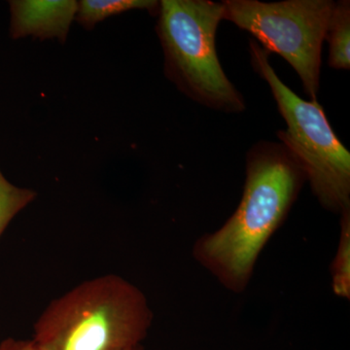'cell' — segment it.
Instances as JSON below:
<instances>
[{
    "instance_id": "5",
    "label": "cell",
    "mask_w": 350,
    "mask_h": 350,
    "mask_svg": "<svg viewBox=\"0 0 350 350\" xmlns=\"http://www.w3.org/2000/svg\"><path fill=\"white\" fill-rule=\"evenodd\" d=\"M224 20L250 32L262 49L282 56L296 71L310 100H317L321 51L335 1L225 0Z\"/></svg>"
},
{
    "instance_id": "11",
    "label": "cell",
    "mask_w": 350,
    "mask_h": 350,
    "mask_svg": "<svg viewBox=\"0 0 350 350\" xmlns=\"http://www.w3.org/2000/svg\"><path fill=\"white\" fill-rule=\"evenodd\" d=\"M0 350H46L33 338L20 340V338H7L0 342Z\"/></svg>"
},
{
    "instance_id": "1",
    "label": "cell",
    "mask_w": 350,
    "mask_h": 350,
    "mask_svg": "<svg viewBox=\"0 0 350 350\" xmlns=\"http://www.w3.org/2000/svg\"><path fill=\"white\" fill-rule=\"evenodd\" d=\"M306 181L282 144L262 142L246 154L243 197L217 231L197 239L193 256L226 289L243 293L266 244L283 225Z\"/></svg>"
},
{
    "instance_id": "2",
    "label": "cell",
    "mask_w": 350,
    "mask_h": 350,
    "mask_svg": "<svg viewBox=\"0 0 350 350\" xmlns=\"http://www.w3.org/2000/svg\"><path fill=\"white\" fill-rule=\"evenodd\" d=\"M153 319L144 292L109 273L51 301L34 323L32 338L46 350H126L146 338Z\"/></svg>"
},
{
    "instance_id": "7",
    "label": "cell",
    "mask_w": 350,
    "mask_h": 350,
    "mask_svg": "<svg viewBox=\"0 0 350 350\" xmlns=\"http://www.w3.org/2000/svg\"><path fill=\"white\" fill-rule=\"evenodd\" d=\"M325 39L329 44L328 64L332 68H350V2H335Z\"/></svg>"
},
{
    "instance_id": "12",
    "label": "cell",
    "mask_w": 350,
    "mask_h": 350,
    "mask_svg": "<svg viewBox=\"0 0 350 350\" xmlns=\"http://www.w3.org/2000/svg\"><path fill=\"white\" fill-rule=\"evenodd\" d=\"M126 350H144L142 345H135V347H130V349Z\"/></svg>"
},
{
    "instance_id": "4",
    "label": "cell",
    "mask_w": 350,
    "mask_h": 350,
    "mask_svg": "<svg viewBox=\"0 0 350 350\" xmlns=\"http://www.w3.org/2000/svg\"><path fill=\"white\" fill-rule=\"evenodd\" d=\"M253 68L271 88L286 131H278L282 144L298 161L313 195L327 211L350 209V153L338 139L317 100H306L276 75L269 53L250 40Z\"/></svg>"
},
{
    "instance_id": "10",
    "label": "cell",
    "mask_w": 350,
    "mask_h": 350,
    "mask_svg": "<svg viewBox=\"0 0 350 350\" xmlns=\"http://www.w3.org/2000/svg\"><path fill=\"white\" fill-rule=\"evenodd\" d=\"M36 197V191L14 185L0 170V238L13 219Z\"/></svg>"
},
{
    "instance_id": "3",
    "label": "cell",
    "mask_w": 350,
    "mask_h": 350,
    "mask_svg": "<svg viewBox=\"0 0 350 350\" xmlns=\"http://www.w3.org/2000/svg\"><path fill=\"white\" fill-rule=\"evenodd\" d=\"M157 32L165 55V75L191 100L213 110L241 113L243 94L230 81L216 50L224 20L222 2L162 0Z\"/></svg>"
},
{
    "instance_id": "8",
    "label": "cell",
    "mask_w": 350,
    "mask_h": 350,
    "mask_svg": "<svg viewBox=\"0 0 350 350\" xmlns=\"http://www.w3.org/2000/svg\"><path fill=\"white\" fill-rule=\"evenodd\" d=\"M159 3L154 0H81L78 1L75 20L90 31L107 18L135 9L158 13Z\"/></svg>"
},
{
    "instance_id": "9",
    "label": "cell",
    "mask_w": 350,
    "mask_h": 350,
    "mask_svg": "<svg viewBox=\"0 0 350 350\" xmlns=\"http://www.w3.org/2000/svg\"><path fill=\"white\" fill-rule=\"evenodd\" d=\"M340 215V234L337 253L331 265V285L338 298L350 299V209Z\"/></svg>"
},
{
    "instance_id": "6",
    "label": "cell",
    "mask_w": 350,
    "mask_h": 350,
    "mask_svg": "<svg viewBox=\"0 0 350 350\" xmlns=\"http://www.w3.org/2000/svg\"><path fill=\"white\" fill-rule=\"evenodd\" d=\"M10 7V36L14 39L56 38L66 43L70 25L75 20V0H12Z\"/></svg>"
}]
</instances>
